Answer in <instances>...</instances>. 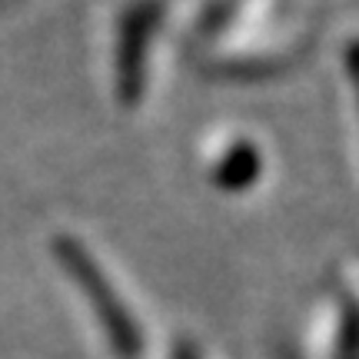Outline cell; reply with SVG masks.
<instances>
[{
  "mask_svg": "<svg viewBox=\"0 0 359 359\" xmlns=\"http://www.w3.org/2000/svg\"><path fill=\"white\" fill-rule=\"evenodd\" d=\"M257 170H259V156L253 154L246 143H240V147H233L230 156L217 167V180L223 187L236 190V187H246L250 180L257 177Z\"/></svg>",
  "mask_w": 359,
  "mask_h": 359,
  "instance_id": "3957f363",
  "label": "cell"
},
{
  "mask_svg": "<svg viewBox=\"0 0 359 359\" xmlns=\"http://www.w3.org/2000/svg\"><path fill=\"white\" fill-rule=\"evenodd\" d=\"M147 13L133 11V17L123 27V43H120V97L137 100L143 77V47H147Z\"/></svg>",
  "mask_w": 359,
  "mask_h": 359,
  "instance_id": "7a4b0ae2",
  "label": "cell"
},
{
  "mask_svg": "<svg viewBox=\"0 0 359 359\" xmlns=\"http://www.w3.org/2000/svg\"><path fill=\"white\" fill-rule=\"evenodd\" d=\"M53 250H57V257L64 263L67 276L77 283L80 290L87 293V299L93 303V313L103 323V330L110 333V343L116 346V353L120 356H137V349H140L137 323L130 320V313L123 309V299L116 296V290L103 280V273L97 266V259L90 257V250L83 243H77V240H70V236H57Z\"/></svg>",
  "mask_w": 359,
  "mask_h": 359,
  "instance_id": "6da1fadb",
  "label": "cell"
}]
</instances>
